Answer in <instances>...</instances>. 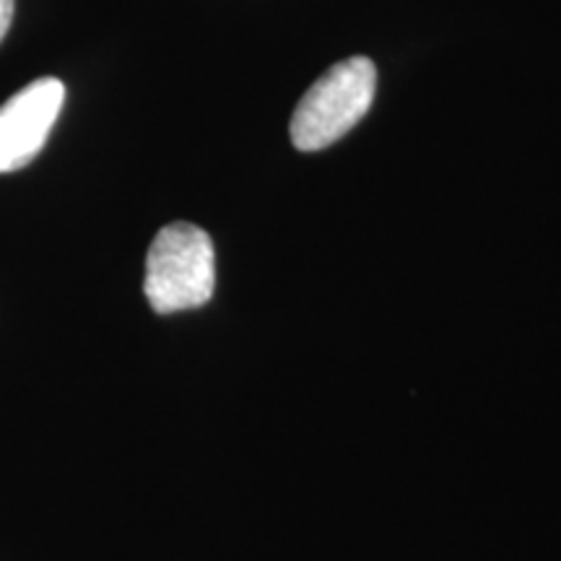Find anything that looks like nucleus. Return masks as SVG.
<instances>
[{"instance_id": "f03ea898", "label": "nucleus", "mask_w": 561, "mask_h": 561, "mask_svg": "<svg viewBox=\"0 0 561 561\" xmlns=\"http://www.w3.org/2000/svg\"><path fill=\"white\" fill-rule=\"evenodd\" d=\"M375 89L377 68L369 58L356 55L335 62L312 83L294 110L291 144L299 151L328 149L367 115Z\"/></svg>"}, {"instance_id": "7ed1b4c3", "label": "nucleus", "mask_w": 561, "mask_h": 561, "mask_svg": "<svg viewBox=\"0 0 561 561\" xmlns=\"http://www.w3.org/2000/svg\"><path fill=\"white\" fill-rule=\"evenodd\" d=\"M62 102H66L62 81L45 76L16 91L0 107V174L21 170L45 149Z\"/></svg>"}, {"instance_id": "20e7f679", "label": "nucleus", "mask_w": 561, "mask_h": 561, "mask_svg": "<svg viewBox=\"0 0 561 561\" xmlns=\"http://www.w3.org/2000/svg\"><path fill=\"white\" fill-rule=\"evenodd\" d=\"M11 21H13V0H0V42H3L5 34H9Z\"/></svg>"}, {"instance_id": "f257e3e1", "label": "nucleus", "mask_w": 561, "mask_h": 561, "mask_svg": "<svg viewBox=\"0 0 561 561\" xmlns=\"http://www.w3.org/2000/svg\"><path fill=\"white\" fill-rule=\"evenodd\" d=\"M216 252L210 237L187 221L170 224L153 237L146 255L144 291L153 312L195 310L214 297Z\"/></svg>"}]
</instances>
